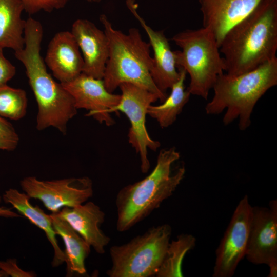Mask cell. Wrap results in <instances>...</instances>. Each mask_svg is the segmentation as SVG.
Wrapping results in <instances>:
<instances>
[{
	"label": "cell",
	"instance_id": "6da1fadb",
	"mask_svg": "<svg viewBox=\"0 0 277 277\" xmlns=\"http://www.w3.org/2000/svg\"><path fill=\"white\" fill-rule=\"evenodd\" d=\"M277 0H262L226 33L220 46L226 73L238 75L276 57Z\"/></svg>",
	"mask_w": 277,
	"mask_h": 277
},
{
	"label": "cell",
	"instance_id": "7a4b0ae2",
	"mask_svg": "<svg viewBox=\"0 0 277 277\" xmlns=\"http://www.w3.org/2000/svg\"><path fill=\"white\" fill-rule=\"evenodd\" d=\"M43 32L41 23L29 17L26 20L24 47L14 55L25 67L37 104V129L53 127L65 134L67 124L77 114V109L70 94L47 70L41 54Z\"/></svg>",
	"mask_w": 277,
	"mask_h": 277
},
{
	"label": "cell",
	"instance_id": "3957f363",
	"mask_svg": "<svg viewBox=\"0 0 277 277\" xmlns=\"http://www.w3.org/2000/svg\"><path fill=\"white\" fill-rule=\"evenodd\" d=\"M180 157L175 147L161 150L149 175L120 190L115 200L118 231L128 230L172 195L185 174L184 165L172 172V166Z\"/></svg>",
	"mask_w": 277,
	"mask_h": 277
},
{
	"label": "cell",
	"instance_id": "277c9868",
	"mask_svg": "<svg viewBox=\"0 0 277 277\" xmlns=\"http://www.w3.org/2000/svg\"><path fill=\"white\" fill-rule=\"evenodd\" d=\"M100 21L109 43L103 78L106 89L113 93L121 84L130 83L154 93L163 102L167 94L157 88L150 74L153 60L149 43L143 39L136 28L129 29L125 34L115 29L105 15H101Z\"/></svg>",
	"mask_w": 277,
	"mask_h": 277
},
{
	"label": "cell",
	"instance_id": "5b68a950",
	"mask_svg": "<svg viewBox=\"0 0 277 277\" xmlns=\"http://www.w3.org/2000/svg\"><path fill=\"white\" fill-rule=\"evenodd\" d=\"M277 85V57L249 72L231 75H220L212 88L214 95L207 104L205 111L216 115L225 109L223 122L228 125L239 118L242 131L251 125V115L260 98Z\"/></svg>",
	"mask_w": 277,
	"mask_h": 277
},
{
	"label": "cell",
	"instance_id": "8992f818",
	"mask_svg": "<svg viewBox=\"0 0 277 277\" xmlns=\"http://www.w3.org/2000/svg\"><path fill=\"white\" fill-rule=\"evenodd\" d=\"M171 40L181 49L174 51L176 67L184 69L190 76L187 89L191 94L207 100L226 68L213 34L204 27L187 29L175 34Z\"/></svg>",
	"mask_w": 277,
	"mask_h": 277
},
{
	"label": "cell",
	"instance_id": "52a82bcc",
	"mask_svg": "<svg viewBox=\"0 0 277 277\" xmlns=\"http://www.w3.org/2000/svg\"><path fill=\"white\" fill-rule=\"evenodd\" d=\"M170 225L153 226L121 245L110 248L112 265L109 277H151L156 275L170 242Z\"/></svg>",
	"mask_w": 277,
	"mask_h": 277
},
{
	"label": "cell",
	"instance_id": "ba28073f",
	"mask_svg": "<svg viewBox=\"0 0 277 277\" xmlns=\"http://www.w3.org/2000/svg\"><path fill=\"white\" fill-rule=\"evenodd\" d=\"M121 91L118 103L109 111V113L121 112L128 118L130 127L128 134V142L140 155L141 169L143 173L150 168L148 149L155 151L160 142L152 139L146 127L147 109L159 97L153 93L130 83H123L118 87Z\"/></svg>",
	"mask_w": 277,
	"mask_h": 277
},
{
	"label": "cell",
	"instance_id": "9c48e42d",
	"mask_svg": "<svg viewBox=\"0 0 277 277\" xmlns=\"http://www.w3.org/2000/svg\"><path fill=\"white\" fill-rule=\"evenodd\" d=\"M21 188L30 199L41 201L52 213L63 207L81 205L93 194L91 180L87 176L41 181L27 176L20 182Z\"/></svg>",
	"mask_w": 277,
	"mask_h": 277
},
{
	"label": "cell",
	"instance_id": "30bf717a",
	"mask_svg": "<svg viewBox=\"0 0 277 277\" xmlns=\"http://www.w3.org/2000/svg\"><path fill=\"white\" fill-rule=\"evenodd\" d=\"M252 207L247 195L239 202L216 250L213 277H231L245 256Z\"/></svg>",
	"mask_w": 277,
	"mask_h": 277
},
{
	"label": "cell",
	"instance_id": "8fae6325",
	"mask_svg": "<svg viewBox=\"0 0 277 277\" xmlns=\"http://www.w3.org/2000/svg\"><path fill=\"white\" fill-rule=\"evenodd\" d=\"M245 256L254 264L277 262V201L268 207H252Z\"/></svg>",
	"mask_w": 277,
	"mask_h": 277
},
{
	"label": "cell",
	"instance_id": "7c38bea8",
	"mask_svg": "<svg viewBox=\"0 0 277 277\" xmlns=\"http://www.w3.org/2000/svg\"><path fill=\"white\" fill-rule=\"evenodd\" d=\"M61 84L73 97L77 109H86L89 111L87 116L108 126L114 124L109 111L118 103L121 95L109 92L103 79L82 73L72 80Z\"/></svg>",
	"mask_w": 277,
	"mask_h": 277
},
{
	"label": "cell",
	"instance_id": "4fadbf2b",
	"mask_svg": "<svg viewBox=\"0 0 277 277\" xmlns=\"http://www.w3.org/2000/svg\"><path fill=\"white\" fill-rule=\"evenodd\" d=\"M126 5L148 35L153 52L151 76L157 88L166 94L167 90L178 81L180 75L179 70H176L174 51L171 49L164 31L153 30L138 14L134 0H127Z\"/></svg>",
	"mask_w": 277,
	"mask_h": 277
},
{
	"label": "cell",
	"instance_id": "5bb4252c",
	"mask_svg": "<svg viewBox=\"0 0 277 277\" xmlns=\"http://www.w3.org/2000/svg\"><path fill=\"white\" fill-rule=\"evenodd\" d=\"M70 32L81 51L84 61L82 73L103 79L109 50L105 32L86 19L74 22Z\"/></svg>",
	"mask_w": 277,
	"mask_h": 277
},
{
	"label": "cell",
	"instance_id": "9a60e30c",
	"mask_svg": "<svg viewBox=\"0 0 277 277\" xmlns=\"http://www.w3.org/2000/svg\"><path fill=\"white\" fill-rule=\"evenodd\" d=\"M262 0H197L203 27L213 34L217 44L233 26L249 15Z\"/></svg>",
	"mask_w": 277,
	"mask_h": 277
},
{
	"label": "cell",
	"instance_id": "2e32d148",
	"mask_svg": "<svg viewBox=\"0 0 277 277\" xmlns=\"http://www.w3.org/2000/svg\"><path fill=\"white\" fill-rule=\"evenodd\" d=\"M44 62L61 83L69 82L82 73L83 58L70 31H62L54 35L49 43Z\"/></svg>",
	"mask_w": 277,
	"mask_h": 277
},
{
	"label": "cell",
	"instance_id": "e0dca14e",
	"mask_svg": "<svg viewBox=\"0 0 277 277\" xmlns=\"http://www.w3.org/2000/svg\"><path fill=\"white\" fill-rule=\"evenodd\" d=\"M57 213L65 220L100 254L110 242L100 228L105 213L92 202H87L73 207H63Z\"/></svg>",
	"mask_w": 277,
	"mask_h": 277
},
{
	"label": "cell",
	"instance_id": "ac0fdd59",
	"mask_svg": "<svg viewBox=\"0 0 277 277\" xmlns=\"http://www.w3.org/2000/svg\"><path fill=\"white\" fill-rule=\"evenodd\" d=\"M2 198L5 203L12 205L19 213L45 232L54 250L52 266L57 267L65 262V252L58 244L51 215L47 214L38 206H33L29 202V196L16 189L10 188L6 190Z\"/></svg>",
	"mask_w": 277,
	"mask_h": 277
},
{
	"label": "cell",
	"instance_id": "d6986e66",
	"mask_svg": "<svg viewBox=\"0 0 277 277\" xmlns=\"http://www.w3.org/2000/svg\"><path fill=\"white\" fill-rule=\"evenodd\" d=\"M50 215L55 232L62 238L65 244L67 274H85V260L90 253V246L57 213Z\"/></svg>",
	"mask_w": 277,
	"mask_h": 277
},
{
	"label": "cell",
	"instance_id": "ffe728a7",
	"mask_svg": "<svg viewBox=\"0 0 277 277\" xmlns=\"http://www.w3.org/2000/svg\"><path fill=\"white\" fill-rule=\"evenodd\" d=\"M24 11L19 0H0V48H10L14 52L25 45L26 20L22 18Z\"/></svg>",
	"mask_w": 277,
	"mask_h": 277
},
{
	"label": "cell",
	"instance_id": "44dd1931",
	"mask_svg": "<svg viewBox=\"0 0 277 277\" xmlns=\"http://www.w3.org/2000/svg\"><path fill=\"white\" fill-rule=\"evenodd\" d=\"M177 68L180 77L170 88L169 95L161 104L151 105L147 109V114L155 119L162 128H167L174 123L191 95L185 86L187 73L183 68Z\"/></svg>",
	"mask_w": 277,
	"mask_h": 277
},
{
	"label": "cell",
	"instance_id": "7402d4cb",
	"mask_svg": "<svg viewBox=\"0 0 277 277\" xmlns=\"http://www.w3.org/2000/svg\"><path fill=\"white\" fill-rule=\"evenodd\" d=\"M196 239L190 234H181L169 242L156 277H182V263L186 254L195 245Z\"/></svg>",
	"mask_w": 277,
	"mask_h": 277
},
{
	"label": "cell",
	"instance_id": "603a6c76",
	"mask_svg": "<svg viewBox=\"0 0 277 277\" xmlns=\"http://www.w3.org/2000/svg\"><path fill=\"white\" fill-rule=\"evenodd\" d=\"M27 97L25 90L10 87L7 84L0 86V116L12 120H18L26 115Z\"/></svg>",
	"mask_w": 277,
	"mask_h": 277
},
{
	"label": "cell",
	"instance_id": "cb8c5ba5",
	"mask_svg": "<svg viewBox=\"0 0 277 277\" xmlns=\"http://www.w3.org/2000/svg\"><path fill=\"white\" fill-rule=\"evenodd\" d=\"M24 11L29 15L41 11L51 12L63 8L70 0H19Z\"/></svg>",
	"mask_w": 277,
	"mask_h": 277
},
{
	"label": "cell",
	"instance_id": "d4e9b609",
	"mask_svg": "<svg viewBox=\"0 0 277 277\" xmlns=\"http://www.w3.org/2000/svg\"><path fill=\"white\" fill-rule=\"evenodd\" d=\"M18 142L19 136L13 125L0 116V149L13 151Z\"/></svg>",
	"mask_w": 277,
	"mask_h": 277
},
{
	"label": "cell",
	"instance_id": "484cf974",
	"mask_svg": "<svg viewBox=\"0 0 277 277\" xmlns=\"http://www.w3.org/2000/svg\"><path fill=\"white\" fill-rule=\"evenodd\" d=\"M0 270L4 271L8 276L12 277H33L36 274L32 271H24L17 265L15 259H9L6 261H0Z\"/></svg>",
	"mask_w": 277,
	"mask_h": 277
},
{
	"label": "cell",
	"instance_id": "4316f807",
	"mask_svg": "<svg viewBox=\"0 0 277 277\" xmlns=\"http://www.w3.org/2000/svg\"><path fill=\"white\" fill-rule=\"evenodd\" d=\"M0 48V86L7 84L16 73L15 67L4 55Z\"/></svg>",
	"mask_w": 277,
	"mask_h": 277
},
{
	"label": "cell",
	"instance_id": "83f0119b",
	"mask_svg": "<svg viewBox=\"0 0 277 277\" xmlns=\"http://www.w3.org/2000/svg\"><path fill=\"white\" fill-rule=\"evenodd\" d=\"M0 216L4 217H18L21 216L11 210L9 208L0 207Z\"/></svg>",
	"mask_w": 277,
	"mask_h": 277
},
{
	"label": "cell",
	"instance_id": "f1b7e54d",
	"mask_svg": "<svg viewBox=\"0 0 277 277\" xmlns=\"http://www.w3.org/2000/svg\"><path fill=\"white\" fill-rule=\"evenodd\" d=\"M269 267V277L277 276V262H273L268 265Z\"/></svg>",
	"mask_w": 277,
	"mask_h": 277
},
{
	"label": "cell",
	"instance_id": "f546056e",
	"mask_svg": "<svg viewBox=\"0 0 277 277\" xmlns=\"http://www.w3.org/2000/svg\"><path fill=\"white\" fill-rule=\"evenodd\" d=\"M8 276V275L3 270H0V277Z\"/></svg>",
	"mask_w": 277,
	"mask_h": 277
},
{
	"label": "cell",
	"instance_id": "4dcf8cb0",
	"mask_svg": "<svg viewBox=\"0 0 277 277\" xmlns=\"http://www.w3.org/2000/svg\"><path fill=\"white\" fill-rule=\"evenodd\" d=\"M88 2H91V3H98L101 2L102 0H85Z\"/></svg>",
	"mask_w": 277,
	"mask_h": 277
},
{
	"label": "cell",
	"instance_id": "1f68e13d",
	"mask_svg": "<svg viewBox=\"0 0 277 277\" xmlns=\"http://www.w3.org/2000/svg\"><path fill=\"white\" fill-rule=\"evenodd\" d=\"M1 200H2V197H1V196H0V203L1 202Z\"/></svg>",
	"mask_w": 277,
	"mask_h": 277
}]
</instances>
